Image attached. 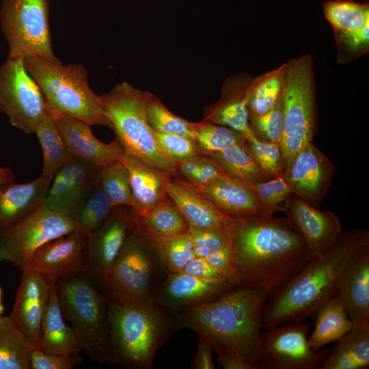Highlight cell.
I'll return each instance as SVG.
<instances>
[{
  "instance_id": "cell-1",
  "label": "cell",
  "mask_w": 369,
  "mask_h": 369,
  "mask_svg": "<svg viewBox=\"0 0 369 369\" xmlns=\"http://www.w3.org/2000/svg\"><path fill=\"white\" fill-rule=\"evenodd\" d=\"M230 282L269 296L311 260L305 242L288 219L273 215L233 217Z\"/></svg>"
},
{
  "instance_id": "cell-2",
  "label": "cell",
  "mask_w": 369,
  "mask_h": 369,
  "mask_svg": "<svg viewBox=\"0 0 369 369\" xmlns=\"http://www.w3.org/2000/svg\"><path fill=\"white\" fill-rule=\"evenodd\" d=\"M269 296L234 286L213 300L179 310V323L210 345L223 368L260 369L262 316Z\"/></svg>"
},
{
  "instance_id": "cell-3",
  "label": "cell",
  "mask_w": 369,
  "mask_h": 369,
  "mask_svg": "<svg viewBox=\"0 0 369 369\" xmlns=\"http://www.w3.org/2000/svg\"><path fill=\"white\" fill-rule=\"evenodd\" d=\"M368 245V230L353 228L342 231L327 249L312 258L292 279L270 295L264 306L262 327H275L316 314L334 297L336 284L344 270Z\"/></svg>"
},
{
  "instance_id": "cell-4",
  "label": "cell",
  "mask_w": 369,
  "mask_h": 369,
  "mask_svg": "<svg viewBox=\"0 0 369 369\" xmlns=\"http://www.w3.org/2000/svg\"><path fill=\"white\" fill-rule=\"evenodd\" d=\"M107 295L115 364L150 369L158 350L181 329L177 312L155 300Z\"/></svg>"
},
{
  "instance_id": "cell-5",
  "label": "cell",
  "mask_w": 369,
  "mask_h": 369,
  "mask_svg": "<svg viewBox=\"0 0 369 369\" xmlns=\"http://www.w3.org/2000/svg\"><path fill=\"white\" fill-rule=\"evenodd\" d=\"M55 282L64 318L70 322L81 351L93 362L115 365L107 294L83 271Z\"/></svg>"
},
{
  "instance_id": "cell-6",
  "label": "cell",
  "mask_w": 369,
  "mask_h": 369,
  "mask_svg": "<svg viewBox=\"0 0 369 369\" xmlns=\"http://www.w3.org/2000/svg\"><path fill=\"white\" fill-rule=\"evenodd\" d=\"M27 70L39 86L46 113L67 118L89 126L112 128L100 96L90 88L87 70L81 64L63 66L36 56L23 57Z\"/></svg>"
},
{
  "instance_id": "cell-7",
  "label": "cell",
  "mask_w": 369,
  "mask_h": 369,
  "mask_svg": "<svg viewBox=\"0 0 369 369\" xmlns=\"http://www.w3.org/2000/svg\"><path fill=\"white\" fill-rule=\"evenodd\" d=\"M151 95L122 82L100 98L116 139L126 153L173 175L176 172L177 163L160 146L148 121L147 108Z\"/></svg>"
},
{
  "instance_id": "cell-8",
  "label": "cell",
  "mask_w": 369,
  "mask_h": 369,
  "mask_svg": "<svg viewBox=\"0 0 369 369\" xmlns=\"http://www.w3.org/2000/svg\"><path fill=\"white\" fill-rule=\"evenodd\" d=\"M168 272L160 244L146 234L137 217L115 260L106 294L154 300Z\"/></svg>"
},
{
  "instance_id": "cell-9",
  "label": "cell",
  "mask_w": 369,
  "mask_h": 369,
  "mask_svg": "<svg viewBox=\"0 0 369 369\" xmlns=\"http://www.w3.org/2000/svg\"><path fill=\"white\" fill-rule=\"evenodd\" d=\"M284 126L279 146L284 169L312 142L315 129V94L312 58L308 54L286 62L283 91Z\"/></svg>"
},
{
  "instance_id": "cell-10",
  "label": "cell",
  "mask_w": 369,
  "mask_h": 369,
  "mask_svg": "<svg viewBox=\"0 0 369 369\" xmlns=\"http://www.w3.org/2000/svg\"><path fill=\"white\" fill-rule=\"evenodd\" d=\"M0 26L8 44V57L36 56L62 63L52 47L49 0H2Z\"/></svg>"
},
{
  "instance_id": "cell-11",
  "label": "cell",
  "mask_w": 369,
  "mask_h": 369,
  "mask_svg": "<svg viewBox=\"0 0 369 369\" xmlns=\"http://www.w3.org/2000/svg\"><path fill=\"white\" fill-rule=\"evenodd\" d=\"M74 230L70 216L55 213L42 205L0 231V262H10L22 271L41 246Z\"/></svg>"
},
{
  "instance_id": "cell-12",
  "label": "cell",
  "mask_w": 369,
  "mask_h": 369,
  "mask_svg": "<svg viewBox=\"0 0 369 369\" xmlns=\"http://www.w3.org/2000/svg\"><path fill=\"white\" fill-rule=\"evenodd\" d=\"M0 113L14 127L29 135L46 115L40 89L26 69L23 57H10L0 66Z\"/></svg>"
},
{
  "instance_id": "cell-13",
  "label": "cell",
  "mask_w": 369,
  "mask_h": 369,
  "mask_svg": "<svg viewBox=\"0 0 369 369\" xmlns=\"http://www.w3.org/2000/svg\"><path fill=\"white\" fill-rule=\"evenodd\" d=\"M309 325L297 323L261 332L260 369H320L327 351L312 350Z\"/></svg>"
},
{
  "instance_id": "cell-14",
  "label": "cell",
  "mask_w": 369,
  "mask_h": 369,
  "mask_svg": "<svg viewBox=\"0 0 369 369\" xmlns=\"http://www.w3.org/2000/svg\"><path fill=\"white\" fill-rule=\"evenodd\" d=\"M137 221L135 213L131 217L115 206L108 218L89 236L83 272L105 293L108 290L115 260Z\"/></svg>"
},
{
  "instance_id": "cell-15",
  "label": "cell",
  "mask_w": 369,
  "mask_h": 369,
  "mask_svg": "<svg viewBox=\"0 0 369 369\" xmlns=\"http://www.w3.org/2000/svg\"><path fill=\"white\" fill-rule=\"evenodd\" d=\"M101 168L72 159L53 176L43 205L55 213L72 217L98 183Z\"/></svg>"
},
{
  "instance_id": "cell-16",
  "label": "cell",
  "mask_w": 369,
  "mask_h": 369,
  "mask_svg": "<svg viewBox=\"0 0 369 369\" xmlns=\"http://www.w3.org/2000/svg\"><path fill=\"white\" fill-rule=\"evenodd\" d=\"M334 166L312 143L285 168L282 176L293 194L316 207L328 191Z\"/></svg>"
},
{
  "instance_id": "cell-17",
  "label": "cell",
  "mask_w": 369,
  "mask_h": 369,
  "mask_svg": "<svg viewBox=\"0 0 369 369\" xmlns=\"http://www.w3.org/2000/svg\"><path fill=\"white\" fill-rule=\"evenodd\" d=\"M89 236L74 230L38 249L21 271L39 273L53 281L84 271Z\"/></svg>"
},
{
  "instance_id": "cell-18",
  "label": "cell",
  "mask_w": 369,
  "mask_h": 369,
  "mask_svg": "<svg viewBox=\"0 0 369 369\" xmlns=\"http://www.w3.org/2000/svg\"><path fill=\"white\" fill-rule=\"evenodd\" d=\"M288 200L285 212L314 258L336 241L342 231L340 221L334 213L321 211L295 194Z\"/></svg>"
},
{
  "instance_id": "cell-19",
  "label": "cell",
  "mask_w": 369,
  "mask_h": 369,
  "mask_svg": "<svg viewBox=\"0 0 369 369\" xmlns=\"http://www.w3.org/2000/svg\"><path fill=\"white\" fill-rule=\"evenodd\" d=\"M10 317L27 338L33 348H39L40 329L53 282L32 271H22Z\"/></svg>"
},
{
  "instance_id": "cell-20",
  "label": "cell",
  "mask_w": 369,
  "mask_h": 369,
  "mask_svg": "<svg viewBox=\"0 0 369 369\" xmlns=\"http://www.w3.org/2000/svg\"><path fill=\"white\" fill-rule=\"evenodd\" d=\"M232 287L228 282L203 279L183 272H168L154 300L178 312L213 300Z\"/></svg>"
},
{
  "instance_id": "cell-21",
  "label": "cell",
  "mask_w": 369,
  "mask_h": 369,
  "mask_svg": "<svg viewBox=\"0 0 369 369\" xmlns=\"http://www.w3.org/2000/svg\"><path fill=\"white\" fill-rule=\"evenodd\" d=\"M333 297L353 323L369 321V245L364 247L344 270Z\"/></svg>"
},
{
  "instance_id": "cell-22",
  "label": "cell",
  "mask_w": 369,
  "mask_h": 369,
  "mask_svg": "<svg viewBox=\"0 0 369 369\" xmlns=\"http://www.w3.org/2000/svg\"><path fill=\"white\" fill-rule=\"evenodd\" d=\"M55 119L74 158L100 167L122 161L126 151L117 139L106 144L98 139L90 126L81 121L67 118Z\"/></svg>"
},
{
  "instance_id": "cell-23",
  "label": "cell",
  "mask_w": 369,
  "mask_h": 369,
  "mask_svg": "<svg viewBox=\"0 0 369 369\" xmlns=\"http://www.w3.org/2000/svg\"><path fill=\"white\" fill-rule=\"evenodd\" d=\"M165 191L187 219L190 228L230 230L233 217L223 213L190 182L169 180Z\"/></svg>"
},
{
  "instance_id": "cell-24",
  "label": "cell",
  "mask_w": 369,
  "mask_h": 369,
  "mask_svg": "<svg viewBox=\"0 0 369 369\" xmlns=\"http://www.w3.org/2000/svg\"><path fill=\"white\" fill-rule=\"evenodd\" d=\"M122 161L130 175L133 211L144 217L167 195L165 188L169 174L127 153Z\"/></svg>"
},
{
  "instance_id": "cell-25",
  "label": "cell",
  "mask_w": 369,
  "mask_h": 369,
  "mask_svg": "<svg viewBox=\"0 0 369 369\" xmlns=\"http://www.w3.org/2000/svg\"><path fill=\"white\" fill-rule=\"evenodd\" d=\"M51 180L42 176L27 183L0 186V231L14 225L42 205Z\"/></svg>"
},
{
  "instance_id": "cell-26",
  "label": "cell",
  "mask_w": 369,
  "mask_h": 369,
  "mask_svg": "<svg viewBox=\"0 0 369 369\" xmlns=\"http://www.w3.org/2000/svg\"><path fill=\"white\" fill-rule=\"evenodd\" d=\"M194 187L230 217L269 215L255 193L247 185L229 176Z\"/></svg>"
},
{
  "instance_id": "cell-27",
  "label": "cell",
  "mask_w": 369,
  "mask_h": 369,
  "mask_svg": "<svg viewBox=\"0 0 369 369\" xmlns=\"http://www.w3.org/2000/svg\"><path fill=\"white\" fill-rule=\"evenodd\" d=\"M39 348L62 355H77L81 351L73 330L64 321L55 282L52 284L41 322Z\"/></svg>"
},
{
  "instance_id": "cell-28",
  "label": "cell",
  "mask_w": 369,
  "mask_h": 369,
  "mask_svg": "<svg viewBox=\"0 0 369 369\" xmlns=\"http://www.w3.org/2000/svg\"><path fill=\"white\" fill-rule=\"evenodd\" d=\"M251 79L244 77L230 79L223 85L221 98L205 121L230 128L245 138L254 135L249 126L247 94Z\"/></svg>"
},
{
  "instance_id": "cell-29",
  "label": "cell",
  "mask_w": 369,
  "mask_h": 369,
  "mask_svg": "<svg viewBox=\"0 0 369 369\" xmlns=\"http://www.w3.org/2000/svg\"><path fill=\"white\" fill-rule=\"evenodd\" d=\"M327 351L320 369H366L369 367V321L352 328Z\"/></svg>"
},
{
  "instance_id": "cell-30",
  "label": "cell",
  "mask_w": 369,
  "mask_h": 369,
  "mask_svg": "<svg viewBox=\"0 0 369 369\" xmlns=\"http://www.w3.org/2000/svg\"><path fill=\"white\" fill-rule=\"evenodd\" d=\"M137 217L144 230L158 243L183 236L190 230L187 219L167 195L146 215Z\"/></svg>"
},
{
  "instance_id": "cell-31",
  "label": "cell",
  "mask_w": 369,
  "mask_h": 369,
  "mask_svg": "<svg viewBox=\"0 0 369 369\" xmlns=\"http://www.w3.org/2000/svg\"><path fill=\"white\" fill-rule=\"evenodd\" d=\"M208 156L217 162L228 176L245 184H258L273 178L259 166L245 139Z\"/></svg>"
},
{
  "instance_id": "cell-32",
  "label": "cell",
  "mask_w": 369,
  "mask_h": 369,
  "mask_svg": "<svg viewBox=\"0 0 369 369\" xmlns=\"http://www.w3.org/2000/svg\"><path fill=\"white\" fill-rule=\"evenodd\" d=\"M34 133L43 151L41 176L52 180L57 170L74 156L62 136L55 119L51 115L46 113Z\"/></svg>"
},
{
  "instance_id": "cell-33",
  "label": "cell",
  "mask_w": 369,
  "mask_h": 369,
  "mask_svg": "<svg viewBox=\"0 0 369 369\" xmlns=\"http://www.w3.org/2000/svg\"><path fill=\"white\" fill-rule=\"evenodd\" d=\"M31 345L10 317H0V369H32Z\"/></svg>"
},
{
  "instance_id": "cell-34",
  "label": "cell",
  "mask_w": 369,
  "mask_h": 369,
  "mask_svg": "<svg viewBox=\"0 0 369 369\" xmlns=\"http://www.w3.org/2000/svg\"><path fill=\"white\" fill-rule=\"evenodd\" d=\"M316 314L314 329L308 338L310 347L315 351L342 338L353 325L342 305L334 297L326 302Z\"/></svg>"
},
{
  "instance_id": "cell-35",
  "label": "cell",
  "mask_w": 369,
  "mask_h": 369,
  "mask_svg": "<svg viewBox=\"0 0 369 369\" xmlns=\"http://www.w3.org/2000/svg\"><path fill=\"white\" fill-rule=\"evenodd\" d=\"M286 63L251 79L247 94L249 113L263 114L277 103L283 94Z\"/></svg>"
},
{
  "instance_id": "cell-36",
  "label": "cell",
  "mask_w": 369,
  "mask_h": 369,
  "mask_svg": "<svg viewBox=\"0 0 369 369\" xmlns=\"http://www.w3.org/2000/svg\"><path fill=\"white\" fill-rule=\"evenodd\" d=\"M323 12L335 31H351L369 25V5L352 0L326 2Z\"/></svg>"
},
{
  "instance_id": "cell-37",
  "label": "cell",
  "mask_w": 369,
  "mask_h": 369,
  "mask_svg": "<svg viewBox=\"0 0 369 369\" xmlns=\"http://www.w3.org/2000/svg\"><path fill=\"white\" fill-rule=\"evenodd\" d=\"M114 208L98 181L71 217L74 230L90 236L108 218Z\"/></svg>"
},
{
  "instance_id": "cell-38",
  "label": "cell",
  "mask_w": 369,
  "mask_h": 369,
  "mask_svg": "<svg viewBox=\"0 0 369 369\" xmlns=\"http://www.w3.org/2000/svg\"><path fill=\"white\" fill-rule=\"evenodd\" d=\"M99 184L113 207L133 206L130 175L122 161L100 169Z\"/></svg>"
},
{
  "instance_id": "cell-39",
  "label": "cell",
  "mask_w": 369,
  "mask_h": 369,
  "mask_svg": "<svg viewBox=\"0 0 369 369\" xmlns=\"http://www.w3.org/2000/svg\"><path fill=\"white\" fill-rule=\"evenodd\" d=\"M194 140L203 152L210 155L243 140L239 132L208 121L193 123Z\"/></svg>"
},
{
  "instance_id": "cell-40",
  "label": "cell",
  "mask_w": 369,
  "mask_h": 369,
  "mask_svg": "<svg viewBox=\"0 0 369 369\" xmlns=\"http://www.w3.org/2000/svg\"><path fill=\"white\" fill-rule=\"evenodd\" d=\"M147 116L150 126L155 132L175 134L194 139L193 123L172 113L152 94L148 102Z\"/></svg>"
},
{
  "instance_id": "cell-41",
  "label": "cell",
  "mask_w": 369,
  "mask_h": 369,
  "mask_svg": "<svg viewBox=\"0 0 369 369\" xmlns=\"http://www.w3.org/2000/svg\"><path fill=\"white\" fill-rule=\"evenodd\" d=\"M246 144L261 169L272 178L282 176L284 162L279 144L260 139L254 135L245 138Z\"/></svg>"
},
{
  "instance_id": "cell-42",
  "label": "cell",
  "mask_w": 369,
  "mask_h": 369,
  "mask_svg": "<svg viewBox=\"0 0 369 369\" xmlns=\"http://www.w3.org/2000/svg\"><path fill=\"white\" fill-rule=\"evenodd\" d=\"M249 120L250 128L255 137L279 144L284 126L283 94L271 110L261 115L249 114Z\"/></svg>"
},
{
  "instance_id": "cell-43",
  "label": "cell",
  "mask_w": 369,
  "mask_h": 369,
  "mask_svg": "<svg viewBox=\"0 0 369 369\" xmlns=\"http://www.w3.org/2000/svg\"><path fill=\"white\" fill-rule=\"evenodd\" d=\"M246 185L255 193L269 215H273L277 210H284L279 204L288 200L293 194L282 176L258 184Z\"/></svg>"
},
{
  "instance_id": "cell-44",
  "label": "cell",
  "mask_w": 369,
  "mask_h": 369,
  "mask_svg": "<svg viewBox=\"0 0 369 369\" xmlns=\"http://www.w3.org/2000/svg\"><path fill=\"white\" fill-rule=\"evenodd\" d=\"M159 244L163 260L169 272H182L186 265L195 258L193 243L188 233Z\"/></svg>"
},
{
  "instance_id": "cell-45",
  "label": "cell",
  "mask_w": 369,
  "mask_h": 369,
  "mask_svg": "<svg viewBox=\"0 0 369 369\" xmlns=\"http://www.w3.org/2000/svg\"><path fill=\"white\" fill-rule=\"evenodd\" d=\"M193 243L195 258L206 259L210 253L230 244V230L213 228H190L188 232Z\"/></svg>"
},
{
  "instance_id": "cell-46",
  "label": "cell",
  "mask_w": 369,
  "mask_h": 369,
  "mask_svg": "<svg viewBox=\"0 0 369 369\" xmlns=\"http://www.w3.org/2000/svg\"><path fill=\"white\" fill-rule=\"evenodd\" d=\"M154 134L165 152L176 162L195 155L203 154L193 139L155 131Z\"/></svg>"
},
{
  "instance_id": "cell-47",
  "label": "cell",
  "mask_w": 369,
  "mask_h": 369,
  "mask_svg": "<svg viewBox=\"0 0 369 369\" xmlns=\"http://www.w3.org/2000/svg\"><path fill=\"white\" fill-rule=\"evenodd\" d=\"M83 359L78 355L48 353L40 348L31 351L32 369H72Z\"/></svg>"
},
{
  "instance_id": "cell-48",
  "label": "cell",
  "mask_w": 369,
  "mask_h": 369,
  "mask_svg": "<svg viewBox=\"0 0 369 369\" xmlns=\"http://www.w3.org/2000/svg\"><path fill=\"white\" fill-rule=\"evenodd\" d=\"M335 32L338 46L346 54L357 57L368 51L369 46V25L355 31Z\"/></svg>"
},
{
  "instance_id": "cell-49",
  "label": "cell",
  "mask_w": 369,
  "mask_h": 369,
  "mask_svg": "<svg viewBox=\"0 0 369 369\" xmlns=\"http://www.w3.org/2000/svg\"><path fill=\"white\" fill-rule=\"evenodd\" d=\"M226 177L228 175L217 162L206 155L194 179L190 183L194 187L204 186Z\"/></svg>"
},
{
  "instance_id": "cell-50",
  "label": "cell",
  "mask_w": 369,
  "mask_h": 369,
  "mask_svg": "<svg viewBox=\"0 0 369 369\" xmlns=\"http://www.w3.org/2000/svg\"><path fill=\"white\" fill-rule=\"evenodd\" d=\"M182 272L203 279L230 282L227 273L211 266L205 259H193Z\"/></svg>"
},
{
  "instance_id": "cell-51",
  "label": "cell",
  "mask_w": 369,
  "mask_h": 369,
  "mask_svg": "<svg viewBox=\"0 0 369 369\" xmlns=\"http://www.w3.org/2000/svg\"><path fill=\"white\" fill-rule=\"evenodd\" d=\"M205 260L211 266L227 273L230 277L232 263L231 243L213 250Z\"/></svg>"
},
{
  "instance_id": "cell-52",
  "label": "cell",
  "mask_w": 369,
  "mask_h": 369,
  "mask_svg": "<svg viewBox=\"0 0 369 369\" xmlns=\"http://www.w3.org/2000/svg\"><path fill=\"white\" fill-rule=\"evenodd\" d=\"M213 349L210 345L202 337L199 336L197 351L192 360L191 368L215 369L213 361Z\"/></svg>"
},
{
  "instance_id": "cell-53",
  "label": "cell",
  "mask_w": 369,
  "mask_h": 369,
  "mask_svg": "<svg viewBox=\"0 0 369 369\" xmlns=\"http://www.w3.org/2000/svg\"><path fill=\"white\" fill-rule=\"evenodd\" d=\"M204 158V156L198 154L187 159L177 161V168H179L189 180V182H191L194 179Z\"/></svg>"
},
{
  "instance_id": "cell-54",
  "label": "cell",
  "mask_w": 369,
  "mask_h": 369,
  "mask_svg": "<svg viewBox=\"0 0 369 369\" xmlns=\"http://www.w3.org/2000/svg\"><path fill=\"white\" fill-rule=\"evenodd\" d=\"M16 182L15 176L8 167L0 166V186Z\"/></svg>"
},
{
  "instance_id": "cell-55",
  "label": "cell",
  "mask_w": 369,
  "mask_h": 369,
  "mask_svg": "<svg viewBox=\"0 0 369 369\" xmlns=\"http://www.w3.org/2000/svg\"><path fill=\"white\" fill-rule=\"evenodd\" d=\"M2 288L0 285V317L2 316L4 311V307L2 304Z\"/></svg>"
}]
</instances>
